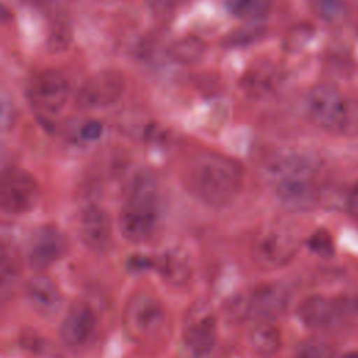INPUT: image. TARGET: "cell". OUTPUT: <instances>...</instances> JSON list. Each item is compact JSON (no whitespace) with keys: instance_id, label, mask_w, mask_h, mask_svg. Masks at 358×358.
<instances>
[{"instance_id":"6da1fadb","label":"cell","mask_w":358,"mask_h":358,"mask_svg":"<svg viewBox=\"0 0 358 358\" xmlns=\"http://www.w3.org/2000/svg\"><path fill=\"white\" fill-rule=\"evenodd\" d=\"M243 166L217 151L194 154L183 169V183L192 196L211 207H224L235 200L243 186Z\"/></svg>"},{"instance_id":"7a4b0ae2","label":"cell","mask_w":358,"mask_h":358,"mask_svg":"<svg viewBox=\"0 0 358 358\" xmlns=\"http://www.w3.org/2000/svg\"><path fill=\"white\" fill-rule=\"evenodd\" d=\"M159 220L157 182L147 171H138L126 187V199L119 213L120 234L130 243L148 242L155 235Z\"/></svg>"},{"instance_id":"3957f363","label":"cell","mask_w":358,"mask_h":358,"mask_svg":"<svg viewBox=\"0 0 358 358\" xmlns=\"http://www.w3.org/2000/svg\"><path fill=\"white\" fill-rule=\"evenodd\" d=\"M122 323L127 338L143 348L155 350L164 345L172 333L166 308L147 292H136L127 299Z\"/></svg>"},{"instance_id":"277c9868","label":"cell","mask_w":358,"mask_h":358,"mask_svg":"<svg viewBox=\"0 0 358 358\" xmlns=\"http://www.w3.org/2000/svg\"><path fill=\"white\" fill-rule=\"evenodd\" d=\"M305 112L309 122L329 133H343L351 123L350 105L333 85L313 87L305 99Z\"/></svg>"},{"instance_id":"5b68a950","label":"cell","mask_w":358,"mask_h":358,"mask_svg":"<svg viewBox=\"0 0 358 358\" xmlns=\"http://www.w3.org/2000/svg\"><path fill=\"white\" fill-rule=\"evenodd\" d=\"M298 252V241L292 232L280 227L260 229L250 245V257L260 270H277L287 266Z\"/></svg>"},{"instance_id":"8992f818","label":"cell","mask_w":358,"mask_h":358,"mask_svg":"<svg viewBox=\"0 0 358 358\" xmlns=\"http://www.w3.org/2000/svg\"><path fill=\"white\" fill-rule=\"evenodd\" d=\"M124 92V77L119 70L105 69L90 76L78 88L76 106L81 110H96L116 103Z\"/></svg>"},{"instance_id":"52a82bcc","label":"cell","mask_w":358,"mask_h":358,"mask_svg":"<svg viewBox=\"0 0 358 358\" xmlns=\"http://www.w3.org/2000/svg\"><path fill=\"white\" fill-rule=\"evenodd\" d=\"M39 199L36 179L25 169L10 166L1 175L0 206L8 214H25L31 211Z\"/></svg>"},{"instance_id":"ba28073f","label":"cell","mask_w":358,"mask_h":358,"mask_svg":"<svg viewBox=\"0 0 358 358\" xmlns=\"http://www.w3.org/2000/svg\"><path fill=\"white\" fill-rule=\"evenodd\" d=\"M31 106L45 116L59 113L69 98V83L57 70H43L35 74L27 85Z\"/></svg>"},{"instance_id":"9c48e42d","label":"cell","mask_w":358,"mask_h":358,"mask_svg":"<svg viewBox=\"0 0 358 358\" xmlns=\"http://www.w3.org/2000/svg\"><path fill=\"white\" fill-rule=\"evenodd\" d=\"M289 302L287 288L277 282H267L256 287L248 295H243L245 319L273 320L281 315Z\"/></svg>"},{"instance_id":"30bf717a","label":"cell","mask_w":358,"mask_h":358,"mask_svg":"<svg viewBox=\"0 0 358 358\" xmlns=\"http://www.w3.org/2000/svg\"><path fill=\"white\" fill-rule=\"evenodd\" d=\"M78 235L87 249L108 252L113 242V225L108 211L96 204L87 206L78 218Z\"/></svg>"},{"instance_id":"8fae6325","label":"cell","mask_w":358,"mask_h":358,"mask_svg":"<svg viewBox=\"0 0 358 358\" xmlns=\"http://www.w3.org/2000/svg\"><path fill=\"white\" fill-rule=\"evenodd\" d=\"M67 252V239L64 234L55 225H43L38 228L28 246V264L38 271L50 267L60 260Z\"/></svg>"},{"instance_id":"7c38bea8","label":"cell","mask_w":358,"mask_h":358,"mask_svg":"<svg viewBox=\"0 0 358 358\" xmlns=\"http://www.w3.org/2000/svg\"><path fill=\"white\" fill-rule=\"evenodd\" d=\"M96 329V313L94 308L85 301L73 302L62 323L60 338L69 347H80L85 344Z\"/></svg>"},{"instance_id":"4fadbf2b","label":"cell","mask_w":358,"mask_h":358,"mask_svg":"<svg viewBox=\"0 0 358 358\" xmlns=\"http://www.w3.org/2000/svg\"><path fill=\"white\" fill-rule=\"evenodd\" d=\"M319 158L302 150L284 148L273 152L266 161V172L275 178H289V176H312L319 169Z\"/></svg>"},{"instance_id":"5bb4252c","label":"cell","mask_w":358,"mask_h":358,"mask_svg":"<svg viewBox=\"0 0 358 358\" xmlns=\"http://www.w3.org/2000/svg\"><path fill=\"white\" fill-rule=\"evenodd\" d=\"M278 201L288 210L306 211L319 204L320 192L310 176L282 178L275 185Z\"/></svg>"},{"instance_id":"9a60e30c","label":"cell","mask_w":358,"mask_h":358,"mask_svg":"<svg viewBox=\"0 0 358 358\" xmlns=\"http://www.w3.org/2000/svg\"><path fill=\"white\" fill-rule=\"evenodd\" d=\"M31 308L45 317H53L63 306V295L56 282L45 274H34L24 285Z\"/></svg>"},{"instance_id":"2e32d148","label":"cell","mask_w":358,"mask_h":358,"mask_svg":"<svg viewBox=\"0 0 358 358\" xmlns=\"http://www.w3.org/2000/svg\"><path fill=\"white\" fill-rule=\"evenodd\" d=\"M183 347L192 358L207 357L217 341V319L211 313L193 317L185 327L182 336Z\"/></svg>"},{"instance_id":"e0dca14e","label":"cell","mask_w":358,"mask_h":358,"mask_svg":"<svg viewBox=\"0 0 358 358\" xmlns=\"http://www.w3.org/2000/svg\"><path fill=\"white\" fill-rule=\"evenodd\" d=\"M280 74L277 67L264 59L252 63L241 77V88L252 99H263L271 95L278 85Z\"/></svg>"},{"instance_id":"ac0fdd59","label":"cell","mask_w":358,"mask_h":358,"mask_svg":"<svg viewBox=\"0 0 358 358\" xmlns=\"http://www.w3.org/2000/svg\"><path fill=\"white\" fill-rule=\"evenodd\" d=\"M341 302L323 295H310L296 308L298 319L310 329L326 327L331 324L341 313Z\"/></svg>"},{"instance_id":"d6986e66","label":"cell","mask_w":358,"mask_h":358,"mask_svg":"<svg viewBox=\"0 0 358 358\" xmlns=\"http://www.w3.org/2000/svg\"><path fill=\"white\" fill-rule=\"evenodd\" d=\"M155 266L161 278L171 287H185L192 278L193 264L190 255L180 248L165 250L157 259Z\"/></svg>"},{"instance_id":"ffe728a7","label":"cell","mask_w":358,"mask_h":358,"mask_svg":"<svg viewBox=\"0 0 358 358\" xmlns=\"http://www.w3.org/2000/svg\"><path fill=\"white\" fill-rule=\"evenodd\" d=\"M249 343L257 354L271 357L281 348V331L271 320H260L252 327Z\"/></svg>"},{"instance_id":"44dd1931","label":"cell","mask_w":358,"mask_h":358,"mask_svg":"<svg viewBox=\"0 0 358 358\" xmlns=\"http://www.w3.org/2000/svg\"><path fill=\"white\" fill-rule=\"evenodd\" d=\"M206 50H207V46L200 38L194 35H186L183 38L173 41L169 45L168 55L173 62L179 64L190 66V64L199 63L204 57Z\"/></svg>"},{"instance_id":"7402d4cb","label":"cell","mask_w":358,"mask_h":358,"mask_svg":"<svg viewBox=\"0 0 358 358\" xmlns=\"http://www.w3.org/2000/svg\"><path fill=\"white\" fill-rule=\"evenodd\" d=\"M73 41V27L69 17L63 13H56L50 20L46 48L50 53H63L69 49Z\"/></svg>"},{"instance_id":"603a6c76","label":"cell","mask_w":358,"mask_h":358,"mask_svg":"<svg viewBox=\"0 0 358 358\" xmlns=\"http://www.w3.org/2000/svg\"><path fill=\"white\" fill-rule=\"evenodd\" d=\"M274 0H224L228 13L243 21H260L264 18Z\"/></svg>"},{"instance_id":"cb8c5ba5","label":"cell","mask_w":358,"mask_h":358,"mask_svg":"<svg viewBox=\"0 0 358 358\" xmlns=\"http://www.w3.org/2000/svg\"><path fill=\"white\" fill-rule=\"evenodd\" d=\"M266 34V27L259 21H246V24L229 31L222 39L225 48H243L250 46L260 41Z\"/></svg>"},{"instance_id":"d4e9b609","label":"cell","mask_w":358,"mask_h":358,"mask_svg":"<svg viewBox=\"0 0 358 358\" xmlns=\"http://www.w3.org/2000/svg\"><path fill=\"white\" fill-rule=\"evenodd\" d=\"M310 10L323 21L334 22L345 14L344 0H308Z\"/></svg>"},{"instance_id":"484cf974","label":"cell","mask_w":358,"mask_h":358,"mask_svg":"<svg viewBox=\"0 0 358 358\" xmlns=\"http://www.w3.org/2000/svg\"><path fill=\"white\" fill-rule=\"evenodd\" d=\"M295 358H333V348L323 340L312 338L299 345Z\"/></svg>"},{"instance_id":"4316f807","label":"cell","mask_w":358,"mask_h":358,"mask_svg":"<svg viewBox=\"0 0 358 358\" xmlns=\"http://www.w3.org/2000/svg\"><path fill=\"white\" fill-rule=\"evenodd\" d=\"M308 248L322 257H330L334 253L333 238L326 229L315 231L308 239Z\"/></svg>"},{"instance_id":"83f0119b","label":"cell","mask_w":358,"mask_h":358,"mask_svg":"<svg viewBox=\"0 0 358 358\" xmlns=\"http://www.w3.org/2000/svg\"><path fill=\"white\" fill-rule=\"evenodd\" d=\"M186 0H145L150 11L158 17H166L182 7Z\"/></svg>"},{"instance_id":"f1b7e54d","label":"cell","mask_w":358,"mask_h":358,"mask_svg":"<svg viewBox=\"0 0 358 358\" xmlns=\"http://www.w3.org/2000/svg\"><path fill=\"white\" fill-rule=\"evenodd\" d=\"M102 134V124L98 120H88L80 127V138L83 141H95Z\"/></svg>"},{"instance_id":"f546056e","label":"cell","mask_w":358,"mask_h":358,"mask_svg":"<svg viewBox=\"0 0 358 358\" xmlns=\"http://www.w3.org/2000/svg\"><path fill=\"white\" fill-rule=\"evenodd\" d=\"M347 207L350 210L351 214L358 217V182L354 185V187L351 189L348 199H347Z\"/></svg>"},{"instance_id":"4dcf8cb0","label":"cell","mask_w":358,"mask_h":358,"mask_svg":"<svg viewBox=\"0 0 358 358\" xmlns=\"http://www.w3.org/2000/svg\"><path fill=\"white\" fill-rule=\"evenodd\" d=\"M340 358H358V351H348V352H344Z\"/></svg>"},{"instance_id":"1f68e13d","label":"cell","mask_w":358,"mask_h":358,"mask_svg":"<svg viewBox=\"0 0 358 358\" xmlns=\"http://www.w3.org/2000/svg\"><path fill=\"white\" fill-rule=\"evenodd\" d=\"M357 28H358V24H357Z\"/></svg>"}]
</instances>
